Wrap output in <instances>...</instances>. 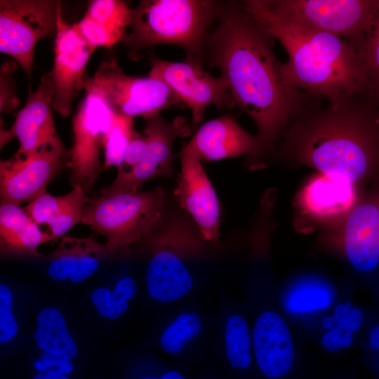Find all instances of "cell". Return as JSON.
Returning <instances> with one entry per match:
<instances>
[{"instance_id":"obj_31","label":"cell","mask_w":379,"mask_h":379,"mask_svg":"<svg viewBox=\"0 0 379 379\" xmlns=\"http://www.w3.org/2000/svg\"><path fill=\"white\" fill-rule=\"evenodd\" d=\"M131 11L123 1L93 0L89 1L85 15L100 24L126 32Z\"/></svg>"},{"instance_id":"obj_19","label":"cell","mask_w":379,"mask_h":379,"mask_svg":"<svg viewBox=\"0 0 379 379\" xmlns=\"http://www.w3.org/2000/svg\"><path fill=\"white\" fill-rule=\"evenodd\" d=\"M253 346L258 366L268 378H278L292 368L295 347L284 319L273 311L262 312L252 331Z\"/></svg>"},{"instance_id":"obj_24","label":"cell","mask_w":379,"mask_h":379,"mask_svg":"<svg viewBox=\"0 0 379 379\" xmlns=\"http://www.w3.org/2000/svg\"><path fill=\"white\" fill-rule=\"evenodd\" d=\"M336 297L333 286L319 277L305 276L293 281L286 288L282 305L295 317L322 313L331 308Z\"/></svg>"},{"instance_id":"obj_30","label":"cell","mask_w":379,"mask_h":379,"mask_svg":"<svg viewBox=\"0 0 379 379\" xmlns=\"http://www.w3.org/2000/svg\"><path fill=\"white\" fill-rule=\"evenodd\" d=\"M201 328V319L197 314L182 313L163 333L161 346L167 352L179 354L188 341L199 335Z\"/></svg>"},{"instance_id":"obj_20","label":"cell","mask_w":379,"mask_h":379,"mask_svg":"<svg viewBox=\"0 0 379 379\" xmlns=\"http://www.w3.org/2000/svg\"><path fill=\"white\" fill-rule=\"evenodd\" d=\"M107 253L105 245L92 237L74 238L62 237L57 248L48 255V274L55 281L68 279L74 283L82 282L97 270L100 259Z\"/></svg>"},{"instance_id":"obj_37","label":"cell","mask_w":379,"mask_h":379,"mask_svg":"<svg viewBox=\"0 0 379 379\" xmlns=\"http://www.w3.org/2000/svg\"><path fill=\"white\" fill-rule=\"evenodd\" d=\"M147 148V140L145 135L136 133L129 143L126 151L123 164L117 168H128L118 171H126L135 166L142 159Z\"/></svg>"},{"instance_id":"obj_1","label":"cell","mask_w":379,"mask_h":379,"mask_svg":"<svg viewBox=\"0 0 379 379\" xmlns=\"http://www.w3.org/2000/svg\"><path fill=\"white\" fill-rule=\"evenodd\" d=\"M217 23L204 59L219 69L235 105L255 124L264 165L291 124L318 100L286 81L273 50L276 39L241 1L224 3Z\"/></svg>"},{"instance_id":"obj_33","label":"cell","mask_w":379,"mask_h":379,"mask_svg":"<svg viewBox=\"0 0 379 379\" xmlns=\"http://www.w3.org/2000/svg\"><path fill=\"white\" fill-rule=\"evenodd\" d=\"M363 321L364 314L361 310L347 301L338 303L331 315L324 317L321 321V326L324 331H328L340 326L355 334L361 329Z\"/></svg>"},{"instance_id":"obj_21","label":"cell","mask_w":379,"mask_h":379,"mask_svg":"<svg viewBox=\"0 0 379 379\" xmlns=\"http://www.w3.org/2000/svg\"><path fill=\"white\" fill-rule=\"evenodd\" d=\"M89 200L81 188L75 187L70 192L60 197L52 196L46 192L23 209L38 226L47 225L51 241H56L81 222L83 210Z\"/></svg>"},{"instance_id":"obj_13","label":"cell","mask_w":379,"mask_h":379,"mask_svg":"<svg viewBox=\"0 0 379 379\" xmlns=\"http://www.w3.org/2000/svg\"><path fill=\"white\" fill-rule=\"evenodd\" d=\"M62 142L25 157L13 156L0 164L1 204L20 206L46 192L48 183L67 163Z\"/></svg>"},{"instance_id":"obj_14","label":"cell","mask_w":379,"mask_h":379,"mask_svg":"<svg viewBox=\"0 0 379 379\" xmlns=\"http://www.w3.org/2000/svg\"><path fill=\"white\" fill-rule=\"evenodd\" d=\"M55 36L53 67L51 73L55 92L52 107L62 117H67L74 99L81 91L85 90L86 67L95 48L81 36L74 25L65 20L61 6Z\"/></svg>"},{"instance_id":"obj_32","label":"cell","mask_w":379,"mask_h":379,"mask_svg":"<svg viewBox=\"0 0 379 379\" xmlns=\"http://www.w3.org/2000/svg\"><path fill=\"white\" fill-rule=\"evenodd\" d=\"M73 25L81 36L95 49L100 46L110 48L122 41L126 32L100 24L86 15Z\"/></svg>"},{"instance_id":"obj_39","label":"cell","mask_w":379,"mask_h":379,"mask_svg":"<svg viewBox=\"0 0 379 379\" xmlns=\"http://www.w3.org/2000/svg\"><path fill=\"white\" fill-rule=\"evenodd\" d=\"M370 349L379 351V324L373 326L368 332L367 338Z\"/></svg>"},{"instance_id":"obj_34","label":"cell","mask_w":379,"mask_h":379,"mask_svg":"<svg viewBox=\"0 0 379 379\" xmlns=\"http://www.w3.org/2000/svg\"><path fill=\"white\" fill-rule=\"evenodd\" d=\"M14 60H5L0 70V112H13L18 109L20 100L17 95L14 74L18 67Z\"/></svg>"},{"instance_id":"obj_38","label":"cell","mask_w":379,"mask_h":379,"mask_svg":"<svg viewBox=\"0 0 379 379\" xmlns=\"http://www.w3.org/2000/svg\"><path fill=\"white\" fill-rule=\"evenodd\" d=\"M33 366L36 370L42 373L48 371H56L65 375L70 373L74 369V366L69 360L47 352H44L40 359L34 362Z\"/></svg>"},{"instance_id":"obj_27","label":"cell","mask_w":379,"mask_h":379,"mask_svg":"<svg viewBox=\"0 0 379 379\" xmlns=\"http://www.w3.org/2000/svg\"><path fill=\"white\" fill-rule=\"evenodd\" d=\"M135 291L134 280L125 277L117 282L114 290L106 287L95 289L91 298L101 317L116 319L128 309V300L133 298Z\"/></svg>"},{"instance_id":"obj_22","label":"cell","mask_w":379,"mask_h":379,"mask_svg":"<svg viewBox=\"0 0 379 379\" xmlns=\"http://www.w3.org/2000/svg\"><path fill=\"white\" fill-rule=\"evenodd\" d=\"M147 287L151 297L164 302L176 300L189 292L192 278L180 258L168 249H160L152 258L147 270Z\"/></svg>"},{"instance_id":"obj_12","label":"cell","mask_w":379,"mask_h":379,"mask_svg":"<svg viewBox=\"0 0 379 379\" xmlns=\"http://www.w3.org/2000/svg\"><path fill=\"white\" fill-rule=\"evenodd\" d=\"M326 234L354 269L374 270L379 265V187L364 196L345 220Z\"/></svg>"},{"instance_id":"obj_2","label":"cell","mask_w":379,"mask_h":379,"mask_svg":"<svg viewBox=\"0 0 379 379\" xmlns=\"http://www.w3.org/2000/svg\"><path fill=\"white\" fill-rule=\"evenodd\" d=\"M319 102L291 124L277 156L358 185L379 178V109L361 94Z\"/></svg>"},{"instance_id":"obj_16","label":"cell","mask_w":379,"mask_h":379,"mask_svg":"<svg viewBox=\"0 0 379 379\" xmlns=\"http://www.w3.org/2000/svg\"><path fill=\"white\" fill-rule=\"evenodd\" d=\"M55 92L53 77L48 72L41 77L36 90L29 91L25 104L17 113L11 129L1 132V146L13 138L18 140L19 148L13 156L25 157L61 142L52 114Z\"/></svg>"},{"instance_id":"obj_26","label":"cell","mask_w":379,"mask_h":379,"mask_svg":"<svg viewBox=\"0 0 379 379\" xmlns=\"http://www.w3.org/2000/svg\"><path fill=\"white\" fill-rule=\"evenodd\" d=\"M361 95L379 109V13L357 51Z\"/></svg>"},{"instance_id":"obj_41","label":"cell","mask_w":379,"mask_h":379,"mask_svg":"<svg viewBox=\"0 0 379 379\" xmlns=\"http://www.w3.org/2000/svg\"><path fill=\"white\" fill-rule=\"evenodd\" d=\"M141 379H155L152 378H142ZM159 379H185L180 373L174 371L164 373Z\"/></svg>"},{"instance_id":"obj_15","label":"cell","mask_w":379,"mask_h":379,"mask_svg":"<svg viewBox=\"0 0 379 379\" xmlns=\"http://www.w3.org/2000/svg\"><path fill=\"white\" fill-rule=\"evenodd\" d=\"M359 186L318 173L298 191L295 207L309 222L331 230L345 220L364 197Z\"/></svg>"},{"instance_id":"obj_5","label":"cell","mask_w":379,"mask_h":379,"mask_svg":"<svg viewBox=\"0 0 379 379\" xmlns=\"http://www.w3.org/2000/svg\"><path fill=\"white\" fill-rule=\"evenodd\" d=\"M165 203L161 187L147 191L100 192L86 204L81 222L107 239L114 253L148 235L161 222Z\"/></svg>"},{"instance_id":"obj_10","label":"cell","mask_w":379,"mask_h":379,"mask_svg":"<svg viewBox=\"0 0 379 379\" xmlns=\"http://www.w3.org/2000/svg\"><path fill=\"white\" fill-rule=\"evenodd\" d=\"M72 119L74 143L66 163L70 172V185L79 187L86 194L104 168L100 149L114 113L95 91L86 90Z\"/></svg>"},{"instance_id":"obj_3","label":"cell","mask_w":379,"mask_h":379,"mask_svg":"<svg viewBox=\"0 0 379 379\" xmlns=\"http://www.w3.org/2000/svg\"><path fill=\"white\" fill-rule=\"evenodd\" d=\"M246 11L284 48L286 81L311 98L337 102L361 94L357 48L332 34L282 18L263 0L241 1Z\"/></svg>"},{"instance_id":"obj_28","label":"cell","mask_w":379,"mask_h":379,"mask_svg":"<svg viewBox=\"0 0 379 379\" xmlns=\"http://www.w3.org/2000/svg\"><path fill=\"white\" fill-rule=\"evenodd\" d=\"M132 117L114 113L110 127L103 142L104 168H120L123 164L127 147L136 133Z\"/></svg>"},{"instance_id":"obj_8","label":"cell","mask_w":379,"mask_h":379,"mask_svg":"<svg viewBox=\"0 0 379 379\" xmlns=\"http://www.w3.org/2000/svg\"><path fill=\"white\" fill-rule=\"evenodd\" d=\"M86 90L97 93L113 113L145 120L177 103L163 81L128 75L114 58L102 62L86 79Z\"/></svg>"},{"instance_id":"obj_7","label":"cell","mask_w":379,"mask_h":379,"mask_svg":"<svg viewBox=\"0 0 379 379\" xmlns=\"http://www.w3.org/2000/svg\"><path fill=\"white\" fill-rule=\"evenodd\" d=\"M60 6L55 0L0 1V52L11 57L29 79L35 46L41 39L55 35Z\"/></svg>"},{"instance_id":"obj_4","label":"cell","mask_w":379,"mask_h":379,"mask_svg":"<svg viewBox=\"0 0 379 379\" xmlns=\"http://www.w3.org/2000/svg\"><path fill=\"white\" fill-rule=\"evenodd\" d=\"M223 5L211 0H142L132 8L121 42L132 55L158 44L178 46L187 58L202 63L211 26Z\"/></svg>"},{"instance_id":"obj_18","label":"cell","mask_w":379,"mask_h":379,"mask_svg":"<svg viewBox=\"0 0 379 379\" xmlns=\"http://www.w3.org/2000/svg\"><path fill=\"white\" fill-rule=\"evenodd\" d=\"M201 159L185 145L180 152L181 170L175 194L208 239L219 233L220 205Z\"/></svg>"},{"instance_id":"obj_36","label":"cell","mask_w":379,"mask_h":379,"mask_svg":"<svg viewBox=\"0 0 379 379\" xmlns=\"http://www.w3.org/2000/svg\"><path fill=\"white\" fill-rule=\"evenodd\" d=\"M354 333L342 326L325 331L321 337V347L329 352H336L351 347L354 340Z\"/></svg>"},{"instance_id":"obj_6","label":"cell","mask_w":379,"mask_h":379,"mask_svg":"<svg viewBox=\"0 0 379 379\" xmlns=\"http://www.w3.org/2000/svg\"><path fill=\"white\" fill-rule=\"evenodd\" d=\"M272 13L326 32L352 44L358 50L373 29L379 0H263Z\"/></svg>"},{"instance_id":"obj_40","label":"cell","mask_w":379,"mask_h":379,"mask_svg":"<svg viewBox=\"0 0 379 379\" xmlns=\"http://www.w3.org/2000/svg\"><path fill=\"white\" fill-rule=\"evenodd\" d=\"M33 379H69L65 374L56 371H48L44 373H37Z\"/></svg>"},{"instance_id":"obj_35","label":"cell","mask_w":379,"mask_h":379,"mask_svg":"<svg viewBox=\"0 0 379 379\" xmlns=\"http://www.w3.org/2000/svg\"><path fill=\"white\" fill-rule=\"evenodd\" d=\"M18 331V326L12 312V295L5 284L0 285V342L11 341Z\"/></svg>"},{"instance_id":"obj_11","label":"cell","mask_w":379,"mask_h":379,"mask_svg":"<svg viewBox=\"0 0 379 379\" xmlns=\"http://www.w3.org/2000/svg\"><path fill=\"white\" fill-rule=\"evenodd\" d=\"M146 121L142 133L147 138V148L142 159L131 169L118 171L114 182L102 191L137 192L151 179L173 175V142L177 138L190 135V127L182 117L169 122L158 114Z\"/></svg>"},{"instance_id":"obj_25","label":"cell","mask_w":379,"mask_h":379,"mask_svg":"<svg viewBox=\"0 0 379 379\" xmlns=\"http://www.w3.org/2000/svg\"><path fill=\"white\" fill-rule=\"evenodd\" d=\"M36 324L34 340L38 347L67 360L76 357L77 345L59 310L52 307L42 309L37 314Z\"/></svg>"},{"instance_id":"obj_9","label":"cell","mask_w":379,"mask_h":379,"mask_svg":"<svg viewBox=\"0 0 379 379\" xmlns=\"http://www.w3.org/2000/svg\"><path fill=\"white\" fill-rule=\"evenodd\" d=\"M150 61L148 77L163 81L175 102L190 109L193 126L200 124L208 106L222 110L235 105L226 80L211 75L203 69L202 63L187 58L183 62H171L156 56Z\"/></svg>"},{"instance_id":"obj_23","label":"cell","mask_w":379,"mask_h":379,"mask_svg":"<svg viewBox=\"0 0 379 379\" xmlns=\"http://www.w3.org/2000/svg\"><path fill=\"white\" fill-rule=\"evenodd\" d=\"M48 233L43 232L23 208L11 204H1L0 242L4 253L27 254L37 256V248L51 241Z\"/></svg>"},{"instance_id":"obj_17","label":"cell","mask_w":379,"mask_h":379,"mask_svg":"<svg viewBox=\"0 0 379 379\" xmlns=\"http://www.w3.org/2000/svg\"><path fill=\"white\" fill-rule=\"evenodd\" d=\"M185 146L201 159L216 161L246 154L247 167H262L257 135L246 131L231 114L203 124Z\"/></svg>"},{"instance_id":"obj_29","label":"cell","mask_w":379,"mask_h":379,"mask_svg":"<svg viewBox=\"0 0 379 379\" xmlns=\"http://www.w3.org/2000/svg\"><path fill=\"white\" fill-rule=\"evenodd\" d=\"M225 336L226 354L231 366L248 368L251 364V338L246 321L238 314L230 316Z\"/></svg>"}]
</instances>
